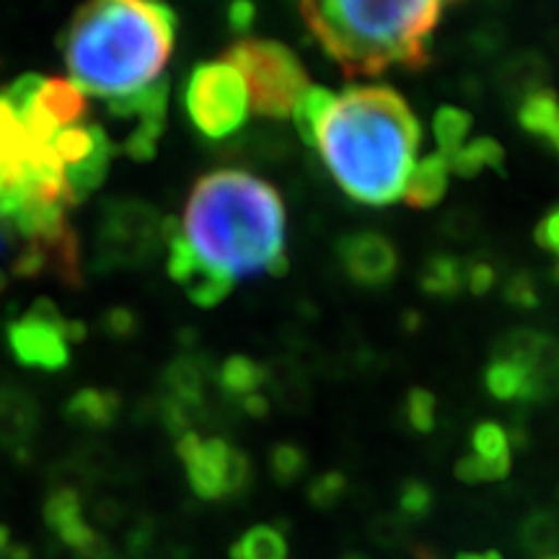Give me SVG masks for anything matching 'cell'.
<instances>
[{"instance_id":"cell-1","label":"cell","mask_w":559,"mask_h":559,"mask_svg":"<svg viewBox=\"0 0 559 559\" xmlns=\"http://www.w3.org/2000/svg\"><path fill=\"white\" fill-rule=\"evenodd\" d=\"M419 140L423 130L400 91L355 86L334 96L313 148L347 198L381 207L404 194Z\"/></svg>"},{"instance_id":"cell-2","label":"cell","mask_w":559,"mask_h":559,"mask_svg":"<svg viewBox=\"0 0 559 559\" xmlns=\"http://www.w3.org/2000/svg\"><path fill=\"white\" fill-rule=\"evenodd\" d=\"M179 228L194 254L230 280L288 267L283 198L254 174L221 169L198 179Z\"/></svg>"},{"instance_id":"cell-3","label":"cell","mask_w":559,"mask_h":559,"mask_svg":"<svg viewBox=\"0 0 559 559\" xmlns=\"http://www.w3.org/2000/svg\"><path fill=\"white\" fill-rule=\"evenodd\" d=\"M169 5L102 0L70 21L62 50L73 83L94 96H128L160 79L177 37Z\"/></svg>"},{"instance_id":"cell-4","label":"cell","mask_w":559,"mask_h":559,"mask_svg":"<svg viewBox=\"0 0 559 559\" xmlns=\"http://www.w3.org/2000/svg\"><path fill=\"white\" fill-rule=\"evenodd\" d=\"M300 19L345 75H381L383 70L425 68L430 37L445 5L438 0H324L304 3Z\"/></svg>"},{"instance_id":"cell-5","label":"cell","mask_w":559,"mask_h":559,"mask_svg":"<svg viewBox=\"0 0 559 559\" xmlns=\"http://www.w3.org/2000/svg\"><path fill=\"white\" fill-rule=\"evenodd\" d=\"M249 91V107L262 117H290L300 96L311 86L304 66L275 39H239L226 52Z\"/></svg>"},{"instance_id":"cell-6","label":"cell","mask_w":559,"mask_h":559,"mask_svg":"<svg viewBox=\"0 0 559 559\" xmlns=\"http://www.w3.org/2000/svg\"><path fill=\"white\" fill-rule=\"evenodd\" d=\"M190 122L210 140L239 132L249 120V91L241 73L226 60L200 62L185 83Z\"/></svg>"},{"instance_id":"cell-7","label":"cell","mask_w":559,"mask_h":559,"mask_svg":"<svg viewBox=\"0 0 559 559\" xmlns=\"http://www.w3.org/2000/svg\"><path fill=\"white\" fill-rule=\"evenodd\" d=\"M164 243V221L140 200H109L96 228V270L140 267Z\"/></svg>"},{"instance_id":"cell-8","label":"cell","mask_w":559,"mask_h":559,"mask_svg":"<svg viewBox=\"0 0 559 559\" xmlns=\"http://www.w3.org/2000/svg\"><path fill=\"white\" fill-rule=\"evenodd\" d=\"M177 453L198 498L221 500L247 492L251 464L239 449H234L226 440L200 438L198 432L190 430L179 438Z\"/></svg>"},{"instance_id":"cell-9","label":"cell","mask_w":559,"mask_h":559,"mask_svg":"<svg viewBox=\"0 0 559 559\" xmlns=\"http://www.w3.org/2000/svg\"><path fill=\"white\" fill-rule=\"evenodd\" d=\"M9 347L21 366L62 370L68 366V321L50 298H37L24 317L9 324Z\"/></svg>"},{"instance_id":"cell-10","label":"cell","mask_w":559,"mask_h":559,"mask_svg":"<svg viewBox=\"0 0 559 559\" xmlns=\"http://www.w3.org/2000/svg\"><path fill=\"white\" fill-rule=\"evenodd\" d=\"M166 109H169V81L166 79H158L128 96L109 99V115L117 122L130 124L120 151L128 153L132 160H151L156 156L158 138L166 128Z\"/></svg>"},{"instance_id":"cell-11","label":"cell","mask_w":559,"mask_h":559,"mask_svg":"<svg viewBox=\"0 0 559 559\" xmlns=\"http://www.w3.org/2000/svg\"><path fill=\"white\" fill-rule=\"evenodd\" d=\"M164 243L169 249V275L185 288L198 306H215L234 288V280L221 275L194 254L190 243L181 236L179 223L174 218L164 221Z\"/></svg>"},{"instance_id":"cell-12","label":"cell","mask_w":559,"mask_h":559,"mask_svg":"<svg viewBox=\"0 0 559 559\" xmlns=\"http://www.w3.org/2000/svg\"><path fill=\"white\" fill-rule=\"evenodd\" d=\"M337 254L347 277L362 288H383L394 280L396 267H400L394 243L373 230L345 236L337 243Z\"/></svg>"},{"instance_id":"cell-13","label":"cell","mask_w":559,"mask_h":559,"mask_svg":"<svg viewBox=\"0 0 559 559\" xmlns=\"http://www.w3.org/2000/svg\"><path fill=\"white\" fill-rule=\"evenodd\" d=\"M45 521L66 547L81 551V555L102 557L107 551L102 536L83 519L81 498L75 489L62 487L58 492H52V498L45 502Z\"/></svg>"},{"instance_id":"cell-14","label":"cell","mask_w":559,"mask_h":559,"mask_svg":"<svg viewBox=\"0 0 559 559\" xmlns=\"http://www.w3.org/2000/svg\"><path fill=\"white\" fill-rule=\"evenodd\" d=\"M510 472L508 432L495 423H481L472 436V453L456 464V477L464 481H492Z\"/></svg>"},{"instance_id":"cell-15","label":"cell","mask_w":559,"mask_h":559,"mask_svg":"<svg viewBox=\"0 0 559 559\" xmlns=\"http://www.w3.org/2000/svg\"><path fill=\"white\" fill-rule=\"evenodd\" d=\"M519 124L559 158V96L539 88L519 104Z\"/></svg>"},{"instance_id":"cell-16","label":"cell","mask_w":559,"mask_h":559,"mask_svg":"<svg viewBox=\"0 0 559 559\" xmlns=\"http://www.w3.org/2000/svg\"><path fill=\"white\" fill-rule=\"evenodd\" d=\"M449 174L451 166L440 153L436 156H425L417 160L415 169L409 174L407 187H404V202L409 207H436L440 200H443L445 190H449Z\"/></svg>"},{"instance_id":"cell-17","label":"cell","mask_w":559,"mask_h":559,"mask_svg":"<svg viewBox=\"0 0 559 559\" xmlns=\"http://www.w3.org/2000/svg\"><path fill=\"white\" fill-rule=\"evenodd\" d=\"M111 151H115V145L109 143L107 132H104L99 124H96L94 151H91L83 160H79L75 166H68V169H66L70 194H73L75 202L86 200L91 192H96L104 185V179H107V174H109Z\"/></svg>"},{"instance_id":"cell-18","label":"cell","mask_w":559,"mask_h":559,"mask_svg":"<svg viewBox=\"0 0 559 559\" xmlns=\"http://www.w3.org/2000/svg\"><path fill=\"white\" fill-rule=\"evenodd\" d=\"M37 107L45 111L47 120H52L58 130L60 124L73 128L86 115V96H83V91L73 81L45 79V86H41L37 96Z\"/></svg>"},{"instance_id":"cell-19","label":"cell","mask_w":559,"mask_h":559,"mask_svg":"<svg viewBox=\"0 0 559 559\" xmlns=\"http://www.w3.org/2000/svg\"><path fill=\"white\" fill-rule=\"evenodd\" d=\"M37 407L24 391L0 389V445H21L37 430Z\"/></svg>"},{"instance_id":"cell-20","label":"cell","mask_w":559,"mask_h":559,"mask_svg":"<svg viewBox=\"0 0 559 559\" xmlns=\"http://www.w3.org/2000/svg\"><path fill=\"white\" fill-rule=\"evenodd\" d=\"M122 402L115 391L83 389L66 404V417L79 428L104 430L120 415Z\"/></svg>"},{"instance_id":"cell-21","label":"cell","mask_w":559,"mask_h":559,"mask_svg":"<svg viewBox=\"0 0 559 559\" xmlns=\"http://www.w3.org/2000/svg\"><path fill=\"white\" fill-rule=\"evenodd\" d=\"M26 160H29V140H26L19 117L13 115L9 104L0 99V169L16 179L21 187Z\"/></svg>"},{"instance_id":"cell-22","label":"cell","mask_w":559,"mask_h":559,"mask_svg":"<svg viewBox=\"0 0 559 559\" xmlns=\"http://www.w3.org/2000/svg\"><path fill=\"white\" fill-rule=\"evenodd\" d=\"M166 389L171 400H177L198 412L202 407V394H205V366L198 358H179L166 370Z\"/></svg>"},{"instance_id":"cell-23","label":"cell","mask_w":559,"mask_h":559,"mask_svg":"<svg viewBox=\"0 0 559 559\" xmlns=\"http://www.w3.org/2000/svg\"><path fill=\"white\" fill-rule=\"evenodd\" d=\"M218 381L228 396L243 402L251 394H260L262 383L267 381V368H262L257 360L243 358V355H234L223 362Z\"/></svg>"},{"instance_id":"cell-24","label":"cell","mask_w":559,"mask_h":559,"mask_svg":"<svg viewBox=\"0 0 559 559\" xmlns=\"http://www.w3.org/2000/svg\"><path fill=\"white\" fill-rule=\"evenodd\" d=\"M502 160H506V153H502V145L498 140L477 138L453 153L449 158V166L451 171L461 174V177H477L485 169H502Z\"/></svg>"},{"instance_id":"cell-25","label":"cell","mask_w":559,"mask_h":559,"mask_svg":"<svg viewBox=\"0 0 559 559\" xmlns=\"http://www.w3.org/2000/svg\"><path fill=\"white\" fill-rule=\"evenodd\" d=\"M230 559H288V539L275 526H254L230 547Z\"/></svg>"},{"instance_id":"cell-26","label":"cell","mask_w":559,"mask_h":559,"mask_svg":"<svg viewBox=\"0 0 559 559\" xmlns=\"http://www.w3.org/2000/svg\"><path fill=\"white\" fill-rule=\"evenodd\" d=\"M334 96L330 88H321V86H309L306 88V94L300 96L296 109H293V122H296V130L300 140H304L309 148L317 145V130L321 120H324V115L330 111Z\"/></svg>"},{"instance_id":"cell-27","label":"cell","mask_w":559,"mask_h":559,"mask_svg":"<svg viewBox=\"0 0 559 559\" xmlns=\"http://www.w3.org/2000/svg\"><path fill=\"white\" fill-rule=\"evenodd\" d=\"M419 285L425 293L438 298H451L464 288V264L456 257L438 254L425 262L423 275H419Z\"/></svg>"},{"instance_id":"cell-28","label":"cell","mask_w":559,"mask_h":559,"mask_svg":"<svg viewBox=\"0 0 559 559\" xmlns=\"http://www.w3.org/2000/svg\"><path fill=\"white\" fill-rule=\"evenodd\" d=\"M485 383L495 400H502V402L528 400V373L513 360L495 358L489 362Z\"/></svg>"},{"instance_id":"cell-29","label":"cell","mask_w":559,"mask_h":559,"mask_svg":"<svg viewBox=\"0 0 559 559\" xmlns=\"http://www.w3.org/2000/svg\"><path fill=\"white\" fill-rule=\"evenodd\" d=\"M469 130H472L469 111L459 107H440L436 120H432V132H436L440 156L449 160L453 153L464 148Z\"/></svg>"},{"instance_id":"cell-30","label":"cell","mask_w":559,"mask_h":559,"mask_svg":"<svg viewBox=\"0 0 559 559\" xmlns=\"http://www.w3.org/2000/svg\"><path fill=\"white\" fill-rule=\"evenodd\" d=\"M542 75L544 62L536 58V55H521V58L508 60V66L502 68V86H506L508 94L515 96L521 104L526 96L534 94V91L544 88Z\"/></svg>"},{"instance_id":"cell-31","label":"cell","mask_w":559,"mask_h":559,"mask_svg":"<svg viewBox=\"0 0 559 559\" xmlns=\"http://www.w3.org/2000/svg\"><path fill=\"white\" fill-rule=\"evenodd\" d=\"M94 143H96V124H88V128H83V124H73V128L58 130V135L52 140V148L58 153L60 164L68 169V166H75L79 160L86 158L88 153L94 151Z\"/></svg>"},{"instance_id":"cell-32","label":"cell","mask_w":559,"mask_h":559,"mask_svg":"<svg viewBox=\"0 0 559 559\" xmlns=\"http://www.w3.org/2000/svg\"><path fill=\"white\" fill-rule=\"evenodd\" d=\"M521 539H523V547L534 551L539 559L551 557V549H555L559 542V523L555 515L549 513L528 515V521L523 523L521 528Z\"/></svg>"},{"instance_id":"cell-33","label":"cell","mask_w":559,"mask_h":559,"mask_svg":"<svg viewBox=\"0 0 559 559\" xmlns=\"http://www.w3.org/2000/svg\"><path fill=\"white\" fill-rule=\"evenodd\" d=\"M309 469V456L304 449L293 443H280L270 453V472L280 485H290V481L300 479Z\"/></svg>"},{"instance_id":"cell-34","label":"cell","mask_w":559,"mask_h":559,"mask_svg":"<svg viewBox=\"0 0 559 559\" xmlns=\"http://www.w3.org/2000/svg\"><path fill=\"white\" fill-rule=\"evenodd\" d=\"M404 415L417 432H430L436 425V396L425 389H412L404 402Z\"/></svg>"},{"instance_id":"cell-35","label":"cell","mask_w":559,"mask_h":559,"mask_svg":"<svg viewBox=\"0 0 559 559\" xmlns=\"http://www.w3.org/2000/svg\"><path fill=\"white\" fill-rule=\"evenodd\" d=\"M41 86H45V79H39V75H34V73L21 75V79L13 81L11 86L3 91V96H0V99L9 104L13 115L21 117L34 102H37Z\"/></svg>"},{"instance_id":"cell-36","label":"cell","mask_w":559,"mask_h":559,"mask_svg":"<svg viewBox=\"0 0 559 559\" xmlns=\"http://www.w3.org/2000/svg\"><path fill=\"white\" fill-rule=\"evenodd\" d=\"M345 489H347V481L340 472L319 474V477H313L309 485V500L311 506L317 508H332L337 506L342 495H345Z\"/></svg>"},{"instance_id":"cell-37","label":"cell","mask_w":559,"mask_h":559,"mask_svg":"<svg viewBox=\"0 0 559 559\" xmlns=\"http://www.w3.org/2000/svg\"><path fill=\"white\" fill-rule=\"evenodd\" d=\"M400 508L409 519H425L432 508V492L425 481L409 479L400 492Z\"/></svg>"},{"instance_id":"cell-38","label":"cell","mask_w":559,"mask_h":559,"mask_svg":"<svg viewBox=\"0 0 559 559\" xmlns=\"http://www.w3.org/2000/svg\"><path fill=\"white\" fill-rule=\"evenodd\" d=\"M534 239L544 251L555 257V280L559 283V205L549 210L544 218L536 223Z\"/></svg>"},{"instance_id":"cell-39","label":"cell","mask_w":559,"mask_h":559,"mask_svg":"<svg viewBox=\"0 0 559 559\" xmlns=\"http://www.w3.org/2000/svg\"><path fill=\"white\" fill-rule=\"evenodd\" d=\"M506 298L519 309H534L539 304V290H536L534 277L528 272H519L508 280L506 285Z\"/></svg>"},{"instance_id":"cell-40","label":"cell","mask_w":559,"mask_h":559,"mask_svg":"<svg viewBox=\"0 0 559 559\" xmlns=\"http://www.w3.org/2000/svg\"><path fill=\"white\" fill-rule=\"evenodd\" d=\"M495 285V270L485 262H474L464 267V288L472 290L474 296H485Z\"/></svg>"},{"instance_id":"cell-41","label":"cell","mask_w":559,"mask_h":559,"mask_svg":"<svg viewBox=\"0 0 559 559\" xmlns=\"http://www.w3.org/2000/svg\"><path fill=\"white\" fill-rule=\"evenodd\" d=\"M104 330H107L111 337H130L132 332L138 330V319L130 309H111L104 317Z\"/></svg>"},{"instance_id":"cell-42","label":"cell","mask_w":559,"mask_h":559,"mask_svg":"<svg viewBox=\"0 0 559 559\" xmlns=\"http://www.w3.org/2000/svg\"><path fill=\"white\" fill-rule=\"evenodd\" d=\"M254 13L257 9L251 3H234L228 9V21L230 29L234 32H247L251 24H254Z\"/></svg>"},{"instance_id":"cell-43","label":"cell","mask_w":559,"mask_h":559,"mask_svg":"<svg viewBox=\"0 0 559 559\" xmlns=\"http://www.w3.org/2000/svg\"><path fill=\"white\" fill-rule=\"evenodd\" d=\"M241 407L249 412V415H254V417H264L267 415V409H270V402L264 400L262 394H251V396H247V400L241 402Z\"/></svg>"},{"instance_id":"cell-44","label":"cell","mask_w":559,"mask_h":559,"mask_svg":"<svg viewBox=\"0 0 559 559\" xmlns=\"http://www.w3.org/2000/svg\"><path fill=\"white\" fill-rule=\"evenodd\" d=\"M0 559H32V555H29V549L13 547V544H9V547L0 549Z\"/></svg>"},{"instance_id":"cell-45","label":"cell","mask_w":559,"mask_h":559,"mask_svg":"<svg viewBox=\"0 0 559 559\" xmlns=\"http://www.w3.org/2000/svg\"><path fill=\"white\" fill-rule=\"evenodd\" d=\"M456 559H502L498 551H485V555H459Z\"/></svg>"},{"instance_id":"cell-46","label":"cell","mask_w":559,"mask_h":559,"mask_svg":"<svg viewBox=\"0 0 559 559\" xmlns=\"http://www.w3.org/2000/svg\"><path fill=\"white\" fill-rule=\"evenodd\" d=\"M5 288V275H3V270H0V290Z\"/></svg>"},{"instance_id":"cell-47","label":"cell","mask_w":559,"mask_h":559,"mask_svg":"<svg viewBox=\"0 0 559 559\" xmlns=\"http://www.w3.org/2000/svg\"><path fill=\"white\" fill-rule=\"evenodd\" d=\"M544 559H559V557H557V555H551V557H544Z\"/></svg>"}]
</instances>
